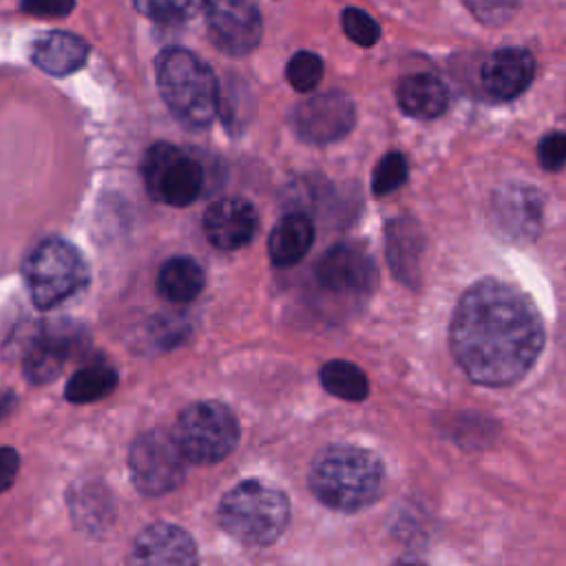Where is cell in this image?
Wrapping results in <instances>:
<instances>
[{"instance_id": "1", "label": "cell", "mask_w": 566, "mask_h": 566, "mask_svg": "<svg viewBox=\"0 0 566 566\" xmlns=\"http://www.w3.org/2000/svg\"><path fill=\"white\" fill-rule=\"evenodd\" d=\"M449 334L455 363L471 380L489 387L520 380L544 347L537 307L495 279L478 281L462 294Z\"/></svg>"}, {"instance_id": "2", "label": "cell", "mask_w": 566, "mask_h": 566, "mask_svg": "<svg viewBox=\"0 0 566 566\" xmlns=\"http://www.w3.org/2000/svg\"><path fill=\"white\" fill-rule=\"evenodd\" d=\"M385 486L382 460L363 447H325L310 467V489L314 495L340 511H356L378 500Z\"/></svg>"}, {"instance_id": "3", "label": "cell", "mask_w": 566, "mask_h": 566, "mask_svg": "<svg viewBox=\"0 0 566 566\" xmlns=\"http://www.w3.org/2000/svg\"><path fill=\"white\" fill-rule=\"evenodd\" d=\"M157 86L170 113L190 128H206L219 111L214 73L186 49H166L159 53Z\"/></svg>"}, {"instance_id": "4", "label": "cell", "mask_w": 566, "mask_h": 566, "mask_svg": "<svg viewBox=\"0 0 566 566\" xmlns=\"http://www.w3.org/2000/svg\"><path fill=\"white\" fill-rule=\"evenodd\" d=\"M287 520L285 493L259 480L239 482L219 504V522L226 533L250 546H268L279 539Z\"/></svg>"}, {"instance_id": "5", "label": "cell", "mask_w": 566, "mask_h": 566, "mask_svg": "<svg viewBox=\"0 0 566 566\" xmlns=\"http://www.w3.org/2000/svg\"><path fill=\"white\" fill-rule=\"evenodd\" d=\"M88 281V265L80 250L60 237L44 239L24 263V283L40 310H51L80 292Z\"/></svg>"}, {"instance_id": "6", "label": "cell", "mask_w": 566, "mask_h": 566, "mask_svg": "<svg viewBox=\"0 0 566 566\" xmlns=\"http://www.w3.org/2000/svg\"><path fill=\"white\" fill-rule=\"evenodd\" d=\"M172 436L188 462L214 464L237 447L239 422L223 402L201 400L179 413Z\"/></svg>"}, {"instance_id": "7", "label": "cell", "mask_w": 566, "mask_h": 566, "mask_svg": "<svg viewBox=\"0 0 566 566\" xmlns=\"http://www.w3.org/2000/svg\"><path fill=\"white\" fill-rule=\"evenodd\" d=\"M144 181L153 199L166 206H188L203 190V168L186 150L159 142L144 157Z\"/></svg>"}, {"instance_id": "8", "label": "cell", "mask_w": 566, "mask_h": 566, "mask_svg": "<svg viewBox=\"0 0 566 566\" xmlns=\"http://www.w3.org/2000/svg\"><path fill=\"white\" fill-rule=\"evenodd\" d=\"M186 462L175 436L164 429L142 433L128 455L133 482L146 495H166L177 489L186 475Z\"/></svg>"}, {"instance_id": "9", "label": "cell", "mask_w": 566, "mask_h": 566, "mask_svg": "<svg viewBox=\"0 0 566 566\" xmlns=\"http://www.w3.org/2000/svg\"><path fill=\"white\" fill-rule=\"evenodd\" d=\"M212 42L228 55H245L261 40L256 0H203Z\"/></svg>"}, {"instance_id": "10", "label": "cell", "mask_w": 566, "mask_h": 566, "mask_svg": "<svg viewBox=\"0 0 566 566\" xmlns=\"http://www.w3.org/2000/svg\"><path fill=\"white\" fill-rule=\"evenodd\" d=\"M356 119L352 99L340 91H329L305 99L294 113L296 135L310 144H329L345 137Z\"/></svg>"}, {"instance_id": "11", "label": "cell", "mask_w": 566, "mask_h": 566, "mask_svg": "<svg viewBox=\"0 0 566 566\" xmlns=\"http://www.w3.org/2000/svg\"><path fill=\"white\" fill-rule=\"evenodd\" d=\"M318 283L338 294H365L374 287L378 272L365 248L338 243L327 250L316 265Z\"/></svg>"}, {"instance_id": "12", "label": "cell", "mask_w": 566, "mask_h": 566, "mask_svg": "<svg viewBox=\"0 0 566 566\" xmlns=\"http://www.w3.org/2000/svg\"><path fill=\"white\" fill-rule=\"evenodd\" d=\"M493 226L513 241L533 239L542 226V197L524 184L500 188L491 201Z\"/></svg>"}, {"instance_id": "13", "label": "cell", "mask_w": 566, "mask_h": 566, "mask_svg": "<svg viewBox=\"0 0 566 566\" xmlns=\"http://www.w3.org/2000/svg\"><path fill=\"white\" fill-rule=\"evenodd\" d=\"M259 228L254 206L241 197H223L208 206L203 214L206 239L219 250H239L248 245Z\"/></svg>"}, {"instance_id": "14", "label": "cell", "mask_w": 566, "mask_h": 566, "mask_svg": "<svg viewBox=\"0 0 566 566\" xmlns=\"http://www.w3.org/2000/svg\"><path fill=\"white\" fill-rule=\"evenodd\" d=\"M130 559L137 564L188 566L197 562V546L181 526L155 522L137 535Z\"/></svg>"}, {"instance_id": "15", "label": "cell", "mask_w": 566, "mask_h": 566, "mask_svg": "<svg viewBox=\"0 0 566 566\" xmlns=\"http://www.w3.org/2000/svg\"><path fill=\"white\" fill-rule=\"evenodd\" d=\"M535 60L524 49H500L482 66V86L495 99H513L526 91Z\"/></svg>"}, {"instance_id": "16", "label": "cell", "mask_w": 566, "mask_h": 566, "mask_svg": "<svg viewBox=\"0 0 566 566\" xmlns=\"http://www.w3.org/2000/svg\"><path fill=\"white\" fill-rule=\"evenodd\" d=\"M424 237L413 219H394L387 226V261L396 279L407 285L420 281Z\"/></svg>"}, {"instance_id": "17", "label": "cell", "mask_w": 566, "mask_h": 566, "mask_svg": "<svg viewBox=\"0 0 566 566\" xmlns=\"http://www.w3.org/2000/svg\"><path fill=\"white\" fill-rule=\"evenodd\" d=\"M314 243V226L301 212L283 214L268 239L270 261L279 268H287L298 263Z\"/></svg>"}, {"instance_id": "18", "label": "cell", "mask_w": 566, "mask_h": 566, "mask_svg": "<svg viewBox=\"0 0 566 566\" xmlns=\"http://www.w3.org/2000/svg\"><path fill=\"white\" fill-rule=\"evenodd\" d=\"M71 356V334L57 329L40 332L27 354H24V374L31 382L44 385L60 376L66 358Z\"/></svg>"}, {"instance_id": "19", "label": "cell", "mask_w": 566, "mask_h": 566, "mask_svg": "<svg viewBox=\"0 0 566 566\" xmlns=\"http://www.w3.org/2000/svg\"><path fill=\"white\" fill-rule=\"evenodd\" d=\"M88 55V46L82 38L66 31H51L42 35L33 46V62L49 75H69L77 71Z\"/></svg>"}, {"instance_id": "20", "label": "cell", "mask_w": 566, "mask_h": 566, "mask_svg": "<svg viewBox=\"0 0 566 566\" xmlns=\"http://www.w3.org/2000/svg\"><path fill=\"white\" fill-rule=\"evenodd\" d=\"M396 99L407 115L416 119H433L444 113L449 104V93L438 77L429 73H418L400 80V84L396 86Z\"/></svg>"}, {"instance_id": "21", "label": "cell", "mask_w": 566, "mask_h": 566, "mask_svg": "<svg viewBox=\"0 0 566 566\" xmlns=\"http://www.w3.org/2000/svg\"><path fill=\"white\" fill-rule=\"evenodd\" d=\"M206 285V274L201 265L190 256L168 259L157 274V290L166 301L190 303Z\"/></svg>"}, {"instance_id": "22", "label": "cell", "mask_w": 566, "mask_h": 566, "mask_svg": "<svg viewBox=\"0 0 566 566\" xmlns=\"http://www.w3.org/2000/svg\"><path fill=\"white\" fill-rule=\"evenodd\" d=\"M119 382L117 371L106 365V363H91L88 367L77 369L69 385H66V400L73 405H86V402H97L115 391Z\"/></svg>"}, {"instance_id": "23", "label": "cell", "mask_w": 566, "mask_h": 566, "mask_svg": "<svg viewBox=\"0 0 566 566\" xmlns=\"http://www.w3.org/2000/svg\"><path fill=\"white\" fill-rule=\"evenodd\" d=\"M321 385L336 398L343 400H363L367 398L369 382L360 367L347 360H329L321 367Z\"/></svg>"}, {"instance_id": "24", "label": "cell", "mask_w": 566, "mask_h": 566, "mask_svg": "<svg viewBox=\"0 0 566 566\" xmlns=\"http://www.w3.org/2000/svg\"><path fill=\"white\" fill-rule=\"evenodd\" d=\"M135 9L161 24H177L195 18L203 9V0H133Z\"/></svg>"}, {"instance_id": "25", "label": "cell", "mask_w": 566, "mask_h": 566, "mask_svg": "<svg viewBox=\"0 0 566 566\" xmlns=\"http://www.w3.org/2000/svg\"><path fill=\"white\" fill-rule=\"evenodd\" d=\"M287 82L301 91L307 93L312 88H316V84L323 77V60L316 53L310 51H298L290 57L287 62Z\"/></svg>"}, {"instance_id": "26", "label": "cell", "mask_w": 566, "mask_h": 566, "mask_svg": "<svg viewBox=\"0 0 566 566\" xmlns=\"http://www.w3.org/2000/svg\"><path fill=\"white\" fill-rule=\"evenodd\" d=\"M407 179V161L400 153H387L374 168L371 190L378 197H385L398 190Z\"/></svg>"}, {"instance_id": "27", "label": "cell", "mask_w": 566, "mask_h": 566, "mask_svg": "<svg viewBox=\"0 0 566 566\" xmlns=\"http://www.w3.org/2000/svg\"><path fill=\"white\" fill-rule=\"evenodd\" d=\"M340 22L345 35L360 46H371L380 38V27L376 24V20L356 7H347L340 15Z\"/></svg>"}, {"instance_id": "28", "label": "cell", "mask_w": 566, "mask_h": 566, "mask_svg": "<svg viewBox=\"0 0 566 566\" xmlns=\"http://www.w3.org/2000/svg\"><path fill=\"white\" fill-rule=\"evenodd\" d=\"M462 2L482 24H491V27L509 22L520 7V0H462Z\"/></svg>"}, {"instance_id": "29", "label": "cell", "mask_w": 566, "mask_h": 566, "mask_svg": "<svg viewBox=\"0 0 566 566\" xmlns=\"http://www.w3.org/2000/svg\"><path fill=\"white\" fill-rule=\"evenodd\" d=\"M537 157L546 170H562L566 166V133H548L539 142Z\"/></svg>"}, {"instance_id": "30", "label": "cell", "mask_w": 566, "mask_h": 566, "mask_svg": "<svg viewBox=\"0 0 566 566\" xmlns=\"http://www.w3.org/2000/svg\"><path fill=\"white\" fill-rule=\"evenodd\" d=\"M20 7L35 18H64L73 11L75 0H20Z\"/></svg>"}, {"instance_id": "31", "label": "cell", "mask_w": 566, "mask_h": 566, "mask_svg": "<svg viewBox=\"0 0 566 566\" xmlns=\"http://www.w3.org/2000/svg\"><path fill=\"white\" fill-rule=\"evenodd\" d=\"M20 471V455L11 447H0V493L13 486Z\"/></svg>"}]
</instances>
